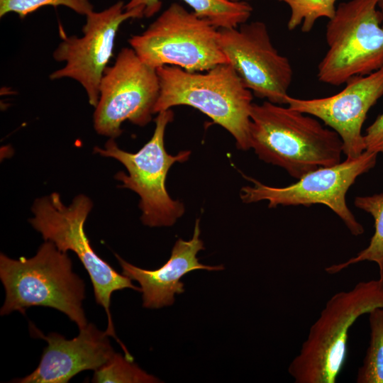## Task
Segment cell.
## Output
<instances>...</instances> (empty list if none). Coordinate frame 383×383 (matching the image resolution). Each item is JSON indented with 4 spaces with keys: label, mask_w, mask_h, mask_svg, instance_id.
I'll list each match as a JSON object with an SVG mask.
<instances>
[{
    "label": "cell",
    "mask_w": 383,
    "mask_h": 383,
    "mask_svg": "<svg viewBox=\"0 0 383 383\" xmlns=\"http://www.w3.org/2000/svg\"><path fill=\"white\" fill-rule=\"evenodd\" d=\"M250 117V148L296 179L341 162L340 137L313 116L265 101L252 103Z\"/></svg>",
    "instance_id": "cell-1"
},
{
    "label": "cell",
    "mask_w": 383,
    "mask_h": 383,
    "mask_svg": "<svg viewBox=\"0 0 383 383\" xmlns=\"http://www.w3.org/2000/svg\"><path fill=\"white\" fill-rule=\"evenodd\" d=\"M0 279L6 292L1 316L45 306L67 315L79 330L88 324L82 307L84 282L72 270L67 253L52 242L45 240L30 258L13 260L1 253Z\"/></svg>",
    "instance_id": "cell-2"
},
{
    "label": "cell",
    "mask_w": 383,
    "mask_h": 383,
    "mask_svg": "<svg viewBox=\"0 0 383 383\" xmlns=\"http://www.w3.org/2000/svg\"><path fill=\"white\" fill-rule=\"evenodd\" d=\"M156 71L160 89L154 114L176 106H192L227 130L238 148H250V113L253 94L230 63L202 72L169 65Z\"/></svg>",
    "instance_id": "cell-3"
},
{
    "label": "cell",
    "mask_w": 383,
    "mask_h": 383,
    "mask_svg": "<svg viewBox=\"0 0 383 383\" xmlns=\"http://www.w3.org/2000/svg\"><path fill=\"white\" fill-rule=\"evenodd\" d=\"M377 308H383V277L333 295L288 367L294 382L335 383L346 362L351 326Z\"/></svg>",
    "instance_id": "cell-4"
},
{
    "label": "cell",
    "mask_w": 383,
    "mask_h": 383,
    "mask_svg": "<svg viewBox=\"0 0 383 383\" xmlns=\"http://www.w3.org/2000/svg\"><path fill=\"white\" fill-rule=\"evenodd\" d=\"M92 206L90 199L84 194L77 196L71 204L65 206L60 195L53 192L35 201L32 206L34 216L29 221L44 240L52 242L62 252L71 250L79 257L89 275L95 300L106 313V334L116 339L124 353L128 354L115 333L110 311L111 299L115 291L126 288L139 292L141 289L134 286L130 278L117 272L91 246L84 231V223Z\"/></svg>",
    "instance_id": "cell-5"
},
{
    "label": "cell",
    "mask_w": 383,
    "mask_h": 383,
    "mask_svg": "<svg viewBox=\"0 0 383 383\" xmlns=\"http://www.w3.org/2000/svg\"><path fill=\"white\" fill-rule=\"evenodd\" d=\"M128 43L138 57L154 69L169 65L202 72L229 63L219 45L218 28L176 2Z\"/></svg>",
    "instance_id": "cell-6"
},
{
    "label": "cell",
    "mask_w": 383,
    "mask_h": 383,
    "mask_svg": "<svg viewBox=\"0 0 383 383\" xmlns=\"http://www.w3.org/2000/svg\"><path fill=\"white\" fill-rule=\"evenodd\" d=\"M379 0L340 3L326 26L328 50L318 65L317 78L333 86L383 68V25Z\"/></svg>",
    "instance_id": "cell-7"
},
{
    "label": "cell",
    "mask_w": 383,
    "mask_h": 383,
    "mask_svg": "<svg viewBox=\"0 0 383 383\" xmlns=\"http://www.w3.org/2000/svg\"><path fill=\"white\" fill-rule=\"evenodd\" d=\"M173 118L170 109L158 113L152 138L135 153L119 148L113 138L106 143L104 148H94L95 153L114 158L126 168L128 175L118 172L115 177L122 182L121 187L139 195L141 221L150 227L171 226L184 212V205L173 200L165 187L170 167L177 162L187 161L191 154L190 151L184 150L171 155L165 150V129Z\"/></svg>",
    "instance_id": "cell-8"
},
{
    "label": "cell",
    "mask_w": 383,
    "mask_h": 383,
    "mask_svg": "<svg viewBox=\"0 0 383 383\" xmlns=\"http://www.w3.org/2000/svg\"><path fill=\"white\" fill-rule=\"evenodd\" d=\"M377 153L365 150L360 155L335 165L312 170L289 186L276 187L244 176L252 186L242 187L240 199L244 203L266 200L269 208L278 206L323 204L332 210L353 235L365 232L363 226L355 218L346 202L348 189L357 178L372 169Z\"/></svg>",
    "instance_id": "cell-9"
},
{
    "label": "cell",
    "mask_w": 383,
    "mask_h": 383,
    "mask_svg": "<svg viewBox=\"0 0 383 383\" xmlns=\"http://www.w3.org/2000/svg\"><path fill=\"white\" fill-rule=\"evenodd\" d=\"M160 89L156 69L145 64L131 47L122 48L101 80L93 116L95 131L115 139L122 133L125 121L147 125L154 114Z\"/></svg>",
    "instance_id": "cell-10"
},
{
    "label": "cell",
    "mask_w": 383,
    "mask_h": 383,
    "mask_svg": "<svg viewBox=\"0 0 383 383\" xmlns=\"http://www.w3.org/2000/svg\"><path fill=\"white\" fill-rule=\"evenodd\" d=\"M143 16V6L126 10L122 1L100 12L89 13L86 16L82 37L63 33L52 56L55 60L65 62V65L52 72L50 79L76 80L84 89L90 105L96 107L101 80L112 57L120 26L128 19Z\"/></svg>",
    "instance_id": "cell-11"
},
{
    "label": "cell",
    "mask_w": 383,
    "mask_h": 383,
    "mask_svg": "<svg viewBox=\"0 0 383 383\" xmlns=\"http://www.w3.org/2000/svg\"><path fill=\"white\" fill-rule=\"evenodd\" d=\"M218 30L222 52L252 94L286 104L293 70L289 60L274 46L266 24L256 21Z\"/></svg>",
    "instance_id": "cell-12"
},
{
    "label": "cell",
    "mask_w": 383,
    "mask_h": 383,
    "mask_svg": "<svg viewBox=\"0 0 383 383\" xmlns=\"http://www.w3.org/2000/svg\"><path fill=\"white\" fill-rule=\"evenodd\" d=\"M383 96V68L356 76L340 92L316 99L286 96L290 108L322 121L335 131L343 144V153L354 158L365 150L362 128L370 109Z\"/></svg>",
    "instance_id": "cell-13"
},
{
    "label": "cell",
    "mask_w": 383,
    "mask_h": 383,
    "mask_svg": "<svg viewBox=\"0 0 383 383\" xmlns=\"http://www.w3.org/2000/svg\"><path fill=\"white\" fill-rule=\"evenodd\" d=\"M30 326L33 335L44 339L48 346L37 368L15 382L67 383L82 371L99 369L115 353L106 331L93 323H88L70 340L57 333L45 335L33 324Z\"/></svg>",
    "instance_id": "cell-14"
},
{
    "label": "cell",
    "mask_w": 383,
    "mask_h": 383,
    "mask_svg": "<svg viewBox=\"0 0 383 383\" xmlns=\"http://www.w3.org/2000/svg\"><path fill=\"white\" fill-rule=\"evenodd\" d=\"M199 235V220L197 219L192 238L187 241L179 238L174 243L170 259L155 270L139 268L115 255L121 267L122 274L140 284L144 307L159 309L173 304L174 295L184 292L181 278L193 270L218 271L224 269L223 265L209 266L199 262L197 253L204 249Z\"/></svg>",
    "instance_id": "cell-15"
},
{
    "label": "cell",
    "mask_w": 383,
    "mask_h": 383,
    "mask_svg": "<svg viewBox=\"0 0 383 383\" xmlns=\"http://www.w3.org/2000/svg\"><path fill=\"white\" fill-rule=\"evenodd\" d=\"M199 17L209 21L216 28H238L245 23L252 15L253 9L248 1L228 0H182ZM143 6L144 16L151 17L157 13L161 0H128L126 10Z\"/></svg>",
    "instance_id": "cell-16"
},
{
    "label": "cell",
    "mask_w": 383,
    "mask_h": 383,
    "mask_svg": "<svg viewBox=\"0 0 383 383\" xmlns=\"http://www.w3.org/2000/svg\"><path fill=\"white\" fill-rule=\"evenodd\" d=\"M354 205L370 213L374 221V233L367 248L347 261L326 267L328 274H336L352 265L363 261L377 263L379 277H383V192L371 196H356Z\"/></svg>",
    "instance_id": "cell-17"
},
{
    "label": "cell",
    "mask_w": 383,
    "mask_h": 383,
    "mask_svg": "<svg viewBox=\"0 0 383 383\" xmlns=\"http://www.w3.org/2000/svg\"><path fill=\"white\" fill-rule=\"evenodd\" d=\"M368 314L370 343L357 372L356 382L383 383V308H377Z\"/></svg>",
    "instance_id": "cell-18"
},
{
    "label": "cell",
    "mask_w": 383,
    "mask_h": 383,
    "mask_svg": "<svg viewBox=\"0 0 383 383\" xmlns=\"http://www.w3.org/2000/svg\"><path fill=\"white\" fill-rule=\"evenodd\" d=\"M286 4L291 10L287 22L289 30H294L301 26L303 33H309L316 22L321 18L328 20L335 14L338 0H277Z\"/></svg>",
    "instance_id": "cell-19"
},
{
    "label": "cell",
    "mask_w": 383,
    "mask_h": 383,
    "mask_svg": "<svg viewBox=\"0 0 383 383\" xmlns=\"http://www.w3.org/2000/svg\"><path fill=\"white\" fill-rule=\"evenodd\" d=\"M95 383H152L159 379L140 369L125 355L114 353L101 367L94 370L91 379Z\"/></svg>",
    "instance_id": "cell-20"
},
{
    "label": "cell",
    "mask_w": 383,
    "mask_h": 383,
    "mask_svg": "<svg viewBox=\"0 0 383 383\" xmlns=\"http://www.w3.org/2000/svg\"><path fill=\"white\" fill-rule=\"evenodd\" d=\"M45 6H65L85 16L94 11L89 0H0V17L13 12L23 18Z\"/></svg>",
    "instance_id": "cell-21"
},
{
    "label": "cell",
    "mask_w": 383,
    "mask_h": 383,
    "mask_svg": "<svg viewBox=\"0 0 383 383\" xmlns=\"http://www.w3.org/2000/svg\"><path fill=\"white\" fill-rule=\"evenodd\" d=\"M364 140L365 150L383 155V113L366 129Z\"/></svg>",
    "instance_id": "cell-22"
},
{
    "label": "cell",
    "mask_w": 383,
    "mask_h": 383,
    "mask_svg": "<svg viewBox=\"0 0 383 383\" xmlns=\"http://www.w3.org/2000/svg\"><path fill=\"white\" fill-rule=\"evenodd\" d=\"M377 9L380 13L382 23L383 25V0H379L377 3Z\"/></svg>",
    "instance_id": "cell-23"
},
{
    "label": "cell",
    "mask_w": 383,
    "mask_h": 383,
    "mask_svg": "<svg viewBox=\"0 0 383 383\" xmlns=\"http://www.w3.org/2000/svg\"><path fill=\"white\" fill-rule=\"evenodd\" d=\"M228 1H233V2H237V1H251V0H228Z\"/></svg>",
    "instance_id": "cell-24"
}]
</instances>
